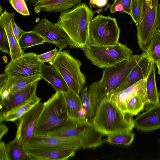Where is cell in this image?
Here are the masks:
<instances>
[{
	"mask_svg": "<svg viewBox=\"0 0 160 160\" xmlns=\"http://www.w3.org/2000/svg\"><path fill=\"white\" fill-rule=\"evenodd\" d=\"M93 15L92 10L84 3H80L60 13L56 23L70 38L72 43L70 48L83 49L91 42L89 26Z\"/></svg>",
	"mask_w": 160,
	"mask_h": 160,
	"instance_id": "6da1fadb",
	"label": "cell"
},
{
	"mask_svg": "<svg viewBox=\"0 0 160 160\" xmlns=\"http://www.w3.org/2000/svg\"><path fill=\"white\" fill-rule=\"evenodd\" d=\"M142 55H132L129 60L105 68L101 79L90 85L88 94L95 112L101 100L114 93L122 84Z\"/></svg>",
	"mask_w": 160,
	"mask_h": 160,
	"instance_id": "7a4b0ae2",
	"label": "cell"
},
{
	"mask_svg": "<svg viewBox=\"0 0 160 160\" xmlns=\"http://www.w3.org/2000/svg\"><path fill=\"white\" fill-rule=\"evenodd\" d=\"M132 116L122 111L108 97L100 102L95 112L92 124L103 135L132 131L135 128Z\"/></svg>",
	"mask_w": 160,
	"mask_h": 160,
	"instance_id": "3957f363",
	"label": "cell"
},
{
	"mask_svg": "<svg viewBox=\"0 0 160 160\" xmlns=\"http://www.w3.org/2000/svg\"><path fill=\"white\" fill-rule=\"evenodd\" d=\"M72 121L68 115L62 92H56L43 103L42 110L36 124L34 136H47L61 130Z\"/></svg>",
	"mask_w": 160,
	"mask_h": 160,
	"instance_id": "277c9868",
	"label": "cell"
},
{
	"mask_svg": "<svg viewBox=\"0 0 160 160\" xmlns=\"http://www.w3.org/2000/svg\"><path fill=\"white\" fill-rule=\"evenodd\" d=\"M84 54L93 64L105 68L129 60L133 51L119 42L111 45H101L91 42L83 49Z\"/></svg>",
	"mask_w": 160,
	"mask_h": 160,
	"instance_id": "5b68a950",
	"label": "cell"
},
{
	"mask_svg": "<svg viewBox=\"0 0 160 160\" xmlns=\"http://www.w3.org/2000/svg\"><path fill=\"white\" fill-rule=\"evenodd\" d=\"M49 63L61 74L69 89L79 94L86 82L80 69L81 62L71 56L69 50H59L54 59Z\"/></svg>",
	"mask_w": 160,
	"mask_h": 160,
	"instance_id": "8992f818",
	"label": "cell"
},
{
	"mask_svg": "<svg viewBox=\"0 0 160 160\" xmlns=\"http://www.w3.org/2000/svg\"><path fill=\"white\" fill-rule=\"evenodd\" d=\"M140 11L136 24L138 42L141 50L146 52L152 38L159 24L157 13L158 0H139Z\"/></svg>",
	"mask_w": 160,
	"mask_h": 160,
	"instance_id": "52a82bcc",
	"label": "cell"
},
{
	"mask_svg": "<svg viewBox=\"0 0 160 160\" xmlns=\"http://www.w3.org/2000/svg\"><path fill=\"white\" fill-rule=\"evenodd\" d=\"M103 135L92 123L85 120L72 121L61 130L47 136L76 138L80 142L82 148L90 149L101 145L104 142L102 138Z\"/></svg>",
	"mask_w": 160,
	"mask_h": 160,
	"instance_id": "ba28073f",
	"label": "cell"
},
{
	"mask_svg": "<svg viewBox=\"0 0 160 160\" xmlns=\"http://www.w3.org/2000/svg\"><path fill=\"white\" fill-rule=\"evenodd\" d=\"M120 30L116 18L99 14L90 22L89 33L91 42L101 45H111L119 41Z\"/></svg>",
	"mask_w": 160,
	"mask_h": 160,
	"instance_id": "9c48e42d",
	"label": "cell"
},
{
	"mask_svg": "<svg viewBox=\"0 0 160 160\" xmlns=\"http://www.w3.org/2000/svg\"><path fill=\"white\" fill-rule=\"evenodd\" d=\"M37 55L34 52L24 53L20 57L9 62L5 68L4 73L12 78L41 75L44 63L38 60Z\"/></svg>",
	"mask_w": 160,
	"mask_h": 160,
	"instance_id": "30bf717a",
	"label": "cell"
},
{
	"mask_svg": "<svg viewBox=\"0 0 160 160\" xmlns=\"http://www.w3.org/2000/svg\"><path fill=\"white\" fill-rule=\"evenodd\" d=\"M32 31L42 36L45 42L54 44L60 50L71 45L70 38L67 33L56 23L47 18L42 19Z\"/></svg>",
	"mask_w": 160,
	"mask_h": 160,
	"instance_id": "8fae6325",
	"label": "cell"
},
{
	"mask_svg": "<svg viewBox=\"0 0 160 160\" xmlns=\"http://www.w3.org/2000/svg\"><path fill=\"white\" fill-rule=\"evenodd\" d=\"M43 106V103L38 102L18 120L15 138L24 148L34 135L36 124Z\"/></svg>",
	"mask_w": 160,
	"mask_h": 160,
	"instance_id": "7c38bea8",
	"label": "cell"
},
{
	"mask_svg": "<svg viewBox=\"0 0 160 160\" xmlns=\"http://www.w3.org/2000/svg\"><path fill=\"white\" fill-rule=\"evenodd\" d=\"M62 148H71L76 150L82 148V146L80 142L76 138L34 136L25 146L26 150Z\"/></svg>",
	"mask_w": 160,
	"mask_h": 160,
	"instance_id": "4fadbf2b",
	"label": "cell"
},
{
	"mask_svg": "<svg viewBox=\"0 0 160 160\" xmlns=\"http://www.w3.org/2000/svg\"><path fill=\"white\" fill-rule=\"evenodd\" d=\"M142 54L140 60L114 93L124 90L141 80H147L153 62L146 52H143Z\"/></svg>",
	"mask_w": 160,
	"mask_h": 160,
	"instance_id": "5bb4252c",
	"label": "cell"
},
{
	"mask_svg": "<svg viewBox=\"0 0 160 160\" xmlns=\"http://www.w3.org/2000/svg\"><path fill=\"white\" fill-rule=\"evenodd\" d=\"M38 82H35L22 89L10 93L8 100L0 108V112L4 113L10 111L35 97Z\"/></svg>",
	"mask_w": 160,
	"mask_h": 160,
	"instance_id": "9a60e30c",
	"label": "cell"
},
{
	"mask_svg": "<svg viewBox=\"0 0 160 160\" xmlns=\"http://www.w3.org/2000/svg\"><path fill=\"white\" fill-rule=\"evenodd\" d=\"M135 128L143 131L160 128V103L150 107L134 120Z\"/></svg>",
	"mask_w": 160,
	"mask_h": 160,
	"instance_id": "2e32d148",
	"label": "cell"
},
{
	"mask_svg": "<svg viewBox=\"0 0 160 160\" xmlns=\"http://www.w3.org/2000/svg\"><path fill=\"white\" fill-rule=\"evenodd\" d=\"M82 0H36L34 4L35 12H40L61 13L73 8Z\"/></svg>",
	"mask_w": 160,
	"mask_h": 160,
	"instance_id": "e0dca14e",
	"label": "cell"
},
{
	"mask_svg": "<svg viewBox=\"0 0 160 160\" xmlns=\"http://www.w3.org/2000/svg\"><path fill=\"white\" fill-rule=\"evenodd\" d=\"M32 160H66L75 155V149L62 148L27 150Z\"/></svg>",
	"mask_w": 160,
	"mask_h": 160,
	"instance_id": "ac0fdd59",
	"label": "cell"
},
{
	"mask_svg": "<svg viewBox=\"0 0 160 160\" xmlns=\"http://www.w3.org/2000/svg\"><path fill=\"white\" fill-rule=\"evenodd\" d=\"M12 13L4 10L0 14V25L4 28L7 33L11 50L10 56L11 60H14L21 57L24 53L12 30L11 20Z\"/></svg>",
	"mask_w": 160,
	"mask_h": 160,
	"instance_id": "d6986e66",
	"label": "cell"
},
{
	"mask_svg": "<svg viewBox=\"0 0 160 160\" xmlns=\"http://www.w3.org/2000/svg\"><path fill=\"white\" fill-rule=\"evenodd\" d=\"M41 75L42 78L50 84L56 92H65L69 91V88L64 78L53 66L44 64Z\"/></svg>",
	"mask_w": 160,
	"mask_h": 160,
	"instance_id": "ffe728a7",
	"label": "cell"
},
{
	"mask_svg": "<svg viewBox=\"0 0 160 160\" xmlns=\"http://www.w3.org/2000/svg\"><path fill=\"white\" fill-rule=\"evenodd\" d=\"M64 102L69 118L72 121L82 120L79 113L83 108L79 94L69 89L65 92H62Z\"/></svg>",
	"mask_w": 160,
	"mask_h": 160,
	"instance_id": "44dd1931",
	"label": "cell"
},
{
	"mask_svg": "<svg viewBox=\"0 0 160 160\" xmlns=\"http://www.w3.org/2000/svg\"><path fill=\"white\" fill-rule=\"evenodd\" d=\"M41 98L37 96L24 104L8 112H0V122H14L18 120L24 114L40 102Z\"/></svg>",
	"mask_w": 160,
	"mask_h": 160,
	"instance_id": "7402d4cb",
	"label": "cell"
},
{
	"mask_svg": "<svg viewBox=\"0 0 160 160\" xmlns=\"http://www.w3.org/2000/svg\"><path fill=\"white\" fill-rule=\"evenodd\" d=\"M156 64L153 62L146 80V92L149 105L152 106L160 103V93L158 92L155 79Z\"/></svg>",
	"mask_w": 160,
	"mask_h": 160,
	"instance_id": "603a6c76",
	"label": "cell"
},
{
	"mask_svg": "<svg viewBox=\"0 0 160 160\" xmlns=\"http://www.w3.org/2000/svg\"><path fill=\"white\" fill-rule=\"evenodd\" d=\"M41 78L40 74L19 78L8 77L7 81L2 87L9 89L11 93L22 89L30 84L39 81Z\"/></svg>",
	"mask_w": 160,
	"mask_h": 160,
	"instance_id": "cb8c5ba5",
	"label": "cell"
},
{
	"mask_svg": "<svg viewBox=\"0 0 160 160\" xmlns=\"http://www.w3.org/2000/svg\"><path fill=\"white\" fill-rule=\"evenodd\" d=\"M146 80L143 79L131 85L122 91L128 101L135 95H138L142 99L144 103L145 107L147 108L149 104L146 92Z\"/></svg>",
	"mask_w": 160,
	"mask_h": 160,
	"instance_id": "d4e9b609",
	"label": "cell"
},
{
	"mask_svg": "<svg viewBox=\"0 0 160 160\" xmlns=\"http://www.w3.org/2000/svg\"><path fill=\"white\" fill-rule=\"evenodd\" d=\"M9 160H32L31 157L16 138L6 144Z\"/></svg>",
	"mask_w": 160,
	"mask_h": 160,
	"instance_id": "484cf974",
	"label": "cell"
},
{
	"mask_svg": "<svg viewBox=\"0 0 160 160\" xmlns=\"http://www.w3.org/2000/svg\"><path fill=\"white\" fill-rule=\"evenodd\" d=\"M22 50L24 51L27 48L38 45L44 44L43 38L39 34L32 30L25 31L18 41Z\"/></svg>",
	"mask_w": 160,
	"mask_h": 160,
	"instance_id": "4316f807",
	"label": "cell"
},
{
	"mask_svg": "<svg viewBox=\"0 0 160 160\" xmlns=\"http://www.w3.org/2000/svg\"><path fill=\"white\" fill-rule=\"evenodd\" d=\"M107 136L108 137L104 142L113 145L128 146L132 142L135 135L131 131H126L118 132Z\"/></svg>",
	"mask_w": 160,
	"mask_h": 160,
	"instance_id": "83f0119b",
	"label": "cell"
},
{
	"mask_svg": "<svg viewBox=\"0 0 160 160\" xmlns=\"http://www.w3.org/2000/svg\"><path fill=\"white\" fill-rule=\"evenodd\" d=\"M146 52L155 63L160 58V29L155 31Z\"/></svg>",
	"mask_w": 160,
	"mask_h": 160,
	"instance_id": "f1b7e54d",
	"label": "cell"
},
{
	"mask_svg": "<svg viewBox=\"0 0 160 160\" xmlns=\"http://www.w3.org/2000/svg\"><path fill=\"white\" fill-rule=\"evenodd\" d=\"M87 86L83 88L80 93V96L83 108L86 112V120L92 123L95 111L90 100Z\"/></svg>",
	"mask_w": 160,
	"mask_h": 160,
	"instance_id": "f546056e",
	"label": "cell"
},
{
	"mask_svg": "<svg viewBox=\"0 0 160 160\" xmlns=\"http://www.w3.org/2000/svg\"><path fill=\"white\" fill-rule=\"evenodd\" d=\"M144 107V103L138 95L133 96L127 102L128 113L132 116L137 115L142 111Z\"/></svg>",
	"mask_w": 160,
	"mask_h": 160,
	"instance_id": "4dcf8cb0",
	"label": "cell"
},
{
	"mask_svg": "<svg viewBox=\"0 0 160 160\" xmlns=\"http://www.w3.org/2000/svg\"><path fill=\"white\" fill-rule=\"evenodd\" d=\"M108 97L122 111L125 113H128L127 99L121 91L113 93Z\"/></svg>",
	"mask_w": 160,
	"mask_h": 160,
	"instance_id": "1f68e13d",
	"label": "cell"
},
{
	"mask_svg": "<svg viewBox=\"0 0 160 160\" xmlns=\"http://www.w3.org/2000/svg\"><path fill=\"white\" fill-rule=\"evenodd\" d=\"M9 3L18 12L23 16H29L30 13L24 0H8Z\"/></svg>",
	"mask_w": 160,
	"mask_h": 160,
	"instance_id": "d6a6232c",
	"label": "cell"
},
{
	"mask_svg": "<svg viewBox=\"0 0 160 160\" xmlns=\"http://www.w3.org/2000/svg\"><path fill=\"white\" fill-rule=\"evenodd\" d=\"M0 50L10 55L11 50L7 33L4 28L0 25Z\"/></svg>",
	"mask_w": 160,
	"mask_h": 160,
	"instance_id": "836d02e7",
	"label": "cell"
},
{
	"mask_svg": "<svg viewBox=\"0 0 160 160\" xmlns=\"http://www.w3.org/2000/svg\"><path fill=\"white\" fill-rule=\"evenodd\" d=\"M131 10L132 20L136 24L138 22L140 15V8L139 0H132Z\"/></svg>",
	"mask_w": 160,
	"mask_h": 160,
	"instance_id": "e575fe53",
	"label": "cell"
},
{
	"mask_svg": "<svg viewBox=\"0 0 160 160\" xmlns=\"http://www.w3.org/2000/svg\"><path fill=\"white\" fill-rule=\"evenodd\" d=\"M56 48L54 50L45 53L38 55V60L42 62H52L56 57L58 51Z\"/></svg>",
	"mask_w": 160,
	"mask_h": 160,
	"instance_id": "d590c367",
	"label": "cell"
},
{
	"mask_svg": "<svg viewBox=\"0 0 160 160\" xmlns=\"http://www.w3.org/2000/svg\"><path fill=\"white\" fill-rule=\"evenodd\" d=\"M132 0H115L111 6H113L117 4H120L123 8V13L128 14L131 17L132 14L131 10V4Z\"/></svg>",
	"mask_w": 160,
	"mask_h": 160,
	"instance_id": "8d00e7d4",
	"label": "cell"
},
{
	"mask_svg": "<svg viewBox=\"0 0 160 160\" xmlns=\"http://www.w3.org/2000/svg\"><path fill=\"white\" fill-rule=\"evenodd\" d=\"M15 16L14 13H12L11 19L12 29L18 41L25 31L22 30L18 26L15 21Z\"/></svg>",
	"mask_w": 160,
	"mask_h": 160,
	"instance_id": "74e56055",
	"label": "cell"
},
{
	"mask_svg": "<svg viewBox=\"0 0 160 160\" xmlns=\"http://www.w3.org/2000/svg\"><path fill=\"white\" fill-rule=\"evenodd\" d=\"M0 160H9L7 150V145L3 141L0 142Z\"/></svg>",
	"mask_w": 160,
	"mask_h": 160,
	"instance_id": "f35d334b",
	"label": "cell"
},
{
	"mask_svg": "<svg viewBox=\"0 0 160 160\" xmlns=\"http://www.w3.org/2000/svg\"><path fill=\"white\" fill-rule=\"evenodd\" d=\"M8 131V128L4 123H0V140L3 136L7 133Z\"/></svg>",
	"mask_w": 160,
	"mask_h": 160,
	"instance_id": "ab89813d",
	"label": "cell"
},
{
	"mask_svg": "<svg viewBox=\"0 0 160 160\" xmlns=\"http://www.w3.org/2000/svg\"><path fill=\"white\" fill-rule=\"evenodd\" d=\"M108 0H96L95 6L99 8H102L106 5Z\"/></svg>",
	"mask_w": 160,
	"mask_h": 160,
	"instance_id": "60d3db41",
	"label": "cell"
},
{
	"mask_svg": "<svg viewBox=\"0 0 160 160\" xmlns=\"http://www.w3.org/2000/svg\"><path fill=\"white\" fill-rule=\"evenodd\" d=\"M8 76L5 73L0 75V87H1L7 81Z\"/></svg>",
	"mask_w": 160,
	"mask_h": 160,
	"instance_id": "b9f144b4",
	"label": "cell"
},
{
	"mask_svg": "<svg viewBox=\"0 0 160 160\" xmlns=\"http://www.w3.org/2000/svg\"><path fill=\"white\" fill-rule=\"evenodd\" d=\"M157 13L159 20V24L158 28L160 29V3H158L157 7Z\"/></svg>",
	"mask_w": 160,
	"mask_h": 160,
	"instance_id": "7bdbcfd3",
	"label": "cell"
},
{
	"mask_svg": "<svg viewBox=\"0 0 160 160\" xmlns=\"http://www.w3.org/2000/svg\"><path fill=\"white\" fill-rule=\"evenodd\" d=\"M156 66L158 69V73L160 75V58L155 62Z\"/></svg>",
	"mask_w": 160,
	"mask_h": 160,
	"instance_id": "ee69618b",
	"label": "cell"
},
{
	"mask_svg": "<svg viewBox=\"0 0 160 160\" xmlns=\"http://www.w3.org/2000/svg\"><path fill=\"white\" fill-rule=\"evenodd\" d=\"M89 5L91 8L92 7H95V4L96 1V0H89Z\"/></svg>",
	"mask_w": 160,
	"mask_h": 160,
	"instance_id": "f6af8a7d",
	"label": "cell"
},
{
	"mask_svg": "<svg viewBox=\"0 0 160 160\" xmlns=\"http://www.w3.org/2000/svg\"><path fill=\"white\" fill-rule=\"evenodd\" d=\"M25 0L29 1L30 0ZM30 0V2L33 4H34L36 0Z\"/></svg>",
	"mask_w": 160,
	"mask_h": 160,
	"instance_id": "bcb514c9",
	"label": "cell"
},
{
	"mask_svg": "<svg viewBox=\"0 0 160 160\" xmlns=\"http://www.w3.org/2000/svg\"><path fill=\"white\" fill-rule=\"evenodd\" d=\"M35 1H36V0H35Z\"/></svg>",
	"mask_w": 160,
	"mask_h": 160,
	"instance_id": "7dc6e473",
	"label": "cell"
}]
</instances>
